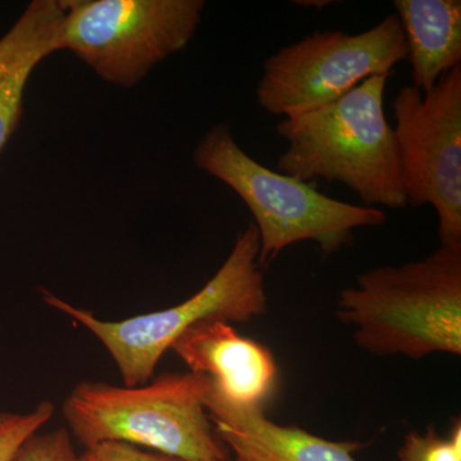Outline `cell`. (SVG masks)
Here are the masks:
<instances>
[{
  "label": "cell",
  "instance_id": "6da1fadb",
  "mask_svg": "<svg viewBox=\"0 0 461 461\" xmlns=\"http://www.w3.org/2000/svg\"><path fill=\"white\" fill-rule=\"evenodd\" d=\"M336 314L375 357L461 355V242L363 272L339 294Z\"/></svg>",
  "mask_w": 461,
  "mask_h": 461
},
{
  "label": "cell",
  "instance_id": "7a4b0ae2",
  "mask_svg": "<svg viewBox=\"0 0 461 461\" xmlns=\"http://www.w3.org/2000/svg\"><path fill=\"white\" fill-rule=\"evenodd\" d=\"M387 80L375 76L330 104L282 118L277 132L287 149L277 171L303 182H339L369 208H406L395 135L384 113Z\"/></svg>",
  "mask_w": 461,
  "mask_h": 461
},
{
  "label": "cell",
  "instance_id": "3957f363",
  "mask_svg": "<svg viewBox=\"0 0 461 461\" xmlns=\"http://www.w3.org/2000/svg\"><path fill=\"white\" fill-rule=\"evenodd\" d=\"M208 384L191 372L133 387L81 382L63 402V420L85 448L122 442L182 461H230L205 409Z\"/></svg>",
  "mask_w": 461,
  "mask_h": 461
},
{
  "label": "cell",
  "instance_id": "277c9868",
  "mask_svg": "<svg viewBox=\"0 0 461 461\" xmlns=\"http://www.w3.org/2000/svg\"><path fill=\"white\" fill-rule=\"evenodd\" d=\"M193 160L200 171L235 191L253 214L260 267L297 242L314 241L324 254L336 253L353 241L354 230L386 223L381 209L330 198L315 182L260 165L239 147L227 124H215L200 139Z\"/></svg>",
  "mask_w": 461,
  "mask_h": 461
},
{
  "label": "cell",
  "instance_id": "5b68a950",
  "mask_svg": "<svg viewBox=\"0 0 461 461\" xmlns=\"http://www.w3.org/2000/svg\"><path fill=\"white\" fill-rule=\"evenodd\" d=\"M259 258V235L249 223L233 244L222 267L205 286L180 304L123 321H103L41 288L45 304L81 324L111 355L124 386L148 384L176 339L200 321L223 320L242 323L267 312Z\"/></svg>",
  "mask_w": 461,
  "mask_h": 461
},
{
  "label": "cell",
  "instance_id": "8992f818",
  "mask_svg": "<svg viewBox=\"0 0 461 461\" xmlns=\"http://www.w3.org/2000/svg\"><path fill=\"white\" fill-rule=\"evenodd\" d=\"M60 48L96 75L131 89L191 41L203 0H62Z\"/></svg>",
  "mask_w": 461,
  "mask_h": 461
},
{
  "label": "cell",
  "instance_id": "52a82bcc",
  "mask_svg": "<svg viewBox=\"0 0 461 461\" xmlns=\"http://www.w3.org/2000/svg\"><path fill=\"white\" fill-rule=\"evenodd\" d=\"M408 60L402 23L390 14L360 33L317 32L267 58L257 87L263 111L295 117L336 102L375 76Z\"/></svg>",
  "mask_w": 461,
  "mask_h": 461
},
{
  "label": "cell",
  "instance_id": "ba28073f",
  "mask_svg": "<svg viewBox=\"0 0 461 461\" xmlns=\"http://www.w3.org/2000/svg\"><path fill=\"white\" fill-rule=\"evenodd\" d=\"M393 109L408 206L432 205L439 244L461 242V66L429 93L405 85Z\"/></svg>",
  "mask_w": 461,
  "mask_h": 461
},
{
  "label": "cell",
  "instance_id": "9c48e42d",
  "mask_svg": "<svg viewBox=\"0 0 461 461\" xmlns=\"http://www.w3.org/2000/svg\"><path fill=\"white\" fill-rule=\"evenodd\" d=\"M171 350L191 373L208 377L212 393L230 405L264 409L277 386V364L269 348L240 335L230 321H200Z\"/></svg>",
  "mask_w": 461,
  "mask_h": 461
},
{
  "label": "cell",
  "instance_id": "30bf717a",
  "mask_svg": "<svg viewBox=\"0 0 461 461\" xmlns=\"http://www.w3.org/2000/svg\"><path fill=\"white\" fill-rule=\"evenodd\" d=\"M205 409L215 433L230 455L245 461H357L363 447L351 441H330L295 426H282L267 417L264 409L230 405L211 390Z\"/></svg>",
  "mask_w": 461,
  "mask_h": 461
},
{
  "label": "cell",
  "instance_id": "8fae6325",
  "mask_svg": "<svg viewBox=\"0 0 461 461\" xmlns=\"http://www.w3.org/2000/svg\"><path fill=\"white\" fill-rule=\"evenodd\" d=\"M62 0H33L0 38V153L16 132L27 83L36 67L60 48Z\"/></svg>",
  "mask_w": 461,
  "mask_h": 461
},
{
  "label": "cell",
  "instance_id": "7c38bea8",
  "mask_svg": "<svg viewBox=\"0 0 461 461\" xmlns=\"http://www.w3.org/2000/svg\"><path fill=\"white\" fill-rule=\"evenodd\" d=\"M412 81L421 93L461 62L460 0H395Z\"/></svg>",
  "mask_w": 461,
  "mask_h": 461
},
{
  "label": "cell",
  "instance_id": "4fadbf2b",
  "mask_svg": "<svg viewBox=\"0 0 461 461\" xmlns=\"http://www.w3.org/2000/svg\"><path fill=\"white\" fill-rule=\"evenodd\" d=\"M397 461H461V420H454L447 436L433 427L426 432L411 430L403 437Z\"/></svg>",
  "mask_w": 461,
  "mask_h": 461
},
{
  "label": "cell",
  "instance_id": "5bb4252c",
  "mask_svg": "<svg viewBox=\"0 0 461 461\" xmlns=\"http://www.w3.org/2000/svg\"><path fill=\"white\" fill-rule=\"evenodd\" d=\"M56 406L41 402L29 412H0V461H12L18 447L53 418Z\"/></svg>",
  "mask_w": 461,
  "mask_h": 461
},
{
  "label": "cell",
  "instance_id": "9a60e30c",
  "mask_svg": "<svg viewBox=\"0 0 461 461\" xmlns=\"http://www.w3.org/2000/svg\"><path fill=\"white\" fill-rule=\"evenodd\" d=\"M71 433L65 429L33 433L18 447L12 461H77Z\"/></svg>",
  "mask_w": 461,
  "mask_h": 461
},
{
  "label": "cell",
  "instance_id": "2e32d148",
  "mask_svg": "<svg viewBox=\"0 0 461 461\" xmlns=\"http://www.w3.org/2000/svg\"><path fill=\"white\" fill-rule=\"evenodd\" d=\"M77 461H182L122 442H102L85 448Z\"/></svg>",
  "mask_w": 461,
  "mask_h": 461
},
{
  "label": "cell",
  "instance_id": "e0dca14e",
  "mask_svg": "<svg viewBox=\"0 0 461 461\" xmlns=\"http://www.w3.org/2000/svg\"><path fill=\"white\" fill-rule=\"evenodd\" d=\"M294 5L303 8L323 9L327 5H332V2L330 0H295Z\"/></svg>",
  "mask_w": 461,
  "mask_h": 461
},
{
  "label": "cell",
  "instance_id": "ac0fdd59",
  "mask_svg": "<svg viewBox=\"0 0 461 461\" xmlns=\"http://www.w3.org/2000/svg\"><path fill=\"white\" fill-rule=\"evenodd\" d=\"M230 461H245V460L238 459V457H233L232 456V459H230Z\"/></svg>",
  "mask_w": 461,
  "mask_h": 461
}]
</instances>
